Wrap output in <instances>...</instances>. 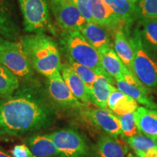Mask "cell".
Segmentation results:
<instances>
[{"label": "cell", "mask_w": 157, "mask_h": 157, "mask_svg": "<svg viewBox=\"0 0 157 157\" xmlns=\"http://www.w3.org/2000/svg\"><path fill=\"white\" fill-rule=\"evenodd\" d=\"M56 112L40 87H20L8 97L0 98V135L22 136L48 129Z\"/></svg>", "instance_id": "1"}, {"label": "cell", "mask_w": 157, "mask_h": 157, "mask_svg": "<svg viewBox=\"0 0 157 157\" xmlns=\"http://www.w3.org/2000/svg\"><path fill=\"white\" fill-rule=\"evenodd\" d=\"M19 42L30 60L34 69L47 78L60 71L61 57L53 37L44 33L21 36Z\"/></svg>", "instance_id": "2"}, {"label": "cell", "mask_w": 157, "mask_h": 157, "mask_svg": "<svg viewBox=\"0 0 157 157\" xmlns=\"http://www.w3.org/2000/svg\"><path fill=\"white\" fill-rule=\"evenodd\" d=\"M60 45L68 59L91 68L98 75H109L102 66L99 52L80 31H63Z\"/></svg>", "instance_id": "3"}, {"label": "cell", "mask_w": 157, "mask_h": 157, "mask_svg": "<svg viewBox=\"0 0 157 157\" xmlns=\"http://www.w3.org/2000/svg\"><path fill=\"white\" fill-rule=\"evenodd\" d=\"M25 31L56 34L50 16L49 0H18Z\"/></svg>", "instance_id": "4"}, {"label": "cell", "mask_w": 157, "mask_h": 157, "mask_svg": "<svg viewBox=\"0 0 157 157\" xmlns=\"http://www.w3.org/2000/svg\"><path fill=\"white\" fill-rule=\"evenodd\" d=\"M130 39L134 48L132 72L145 87H157V62L143 47L137 28L130 36Z\"/></svg>", "instance_id": "5"}, {"label": "cell", "mask_w": 157, "mask_h": 157, "mask_svg": "<svg viewBox=\"0 0 157 157\" xmlns=\"http://www.w3.org/2000/svg\"><path fill=\"white\" fill-rule=\"evenodd\" d=\"M0 63L17 77L29 78L33 75L34 68L20 42L3 39L0 44Z\"/></svg>", "instance_id": "6"}, {"label": "cell", "mask_w": 157, "mask_h": 157, "mask_svg": "<svg viewBox=\"0 0 157 157\" xmlns=\"http://www.w3.org/2000/svg\"><path fill=\"white\" fill-rule=\"evenodd\" d=\"M50 9L63 31H80L87 23L72 0H49Z\"/></svg>", "instance_id": "7"}, {"label": "cell", "mask_w": 157, "mask_h": 157, "mask_svg": "<svg viewBox=\"0 0 157 157\" xmlns=\"http://www.w3.org/2000/svg\"><path fill=\"white\" fill-rule=\"evenodd\" d=\"M52 139L61 157H84L87 146L84 139L77 131L67 128L58 129L47 134Z\"/></svg>", "instance_id": "8"}, {"label": "cell", "mask_w": 157, "mask_h": 157, "mask_svg": "<svg viewBox=\"0 0 157 157\" xmlns=\"http://www.w3.org/2000/svg\"><path fill=\"white\" fill-rule=\"evenodd\" d=\"M80 113L82 117L103 131L110 137H117L121 135L120 121L119 117L106 109H89L82 108Z\"/></svg>", "instance_id": "9"}, {"label": "cell", "mask_w": 157, "mask_h": 157, "mask_svg": "<svg viewBox=\"0 0 157 157\" xmlns=\"http://www.w3.org/2000/svg\"><path fill=\"white\" fill-rule=\"evenodd\" d=\"M48 78V94L55 103L64 109H81L85 107L71 93L60 71H57Z\"/></svg>", "instance_id": "10"}, {"label": "cell", "mask_w": 157, "mask_h": 157, "mask_svg": "<svg viewBox=\"0 0 157 157\" xmlns=\"http://www.w3.org/2000/svg\"><path fill=\"white\" fill-rule=\"evenodd\" d=\"M117 88L135 99L137 103L151 109H157V105L148 96L147 89L137 79L132 71H129L121 79L115 80Z\"/></svg>", "instance_id": "11"}, {"label": "cell", "mask_w": 157, "mask_h": 157, "mask_svg": "<svg viewBox=\"0 0 157 157\" xmlns=\"http://www.w3.org/2000/svg\"><path fill=\"white\" fill-rule=\"evenodd\" d=\"M21 29L10 0H0V36L15 41L20 38Z\"/></svg>", "instance_id": "12"}, {"label": "cell", "mask_w": 157, "mask_h": 157, "mask_svg": "<svg viewBox=\"0 0 157 157\" xmlns=\"http://www.w3.org/2000/svg\"><path fill=\"white\" fill-rule=\"evenodd\" d=\"M90 11L93 22L107 29H117L125 23L102 0H90Z\"/></svg>", "instance_id": "13"}, {"label": "cell", "mask_w": 157, "mask_h": 157, "mask_svg": "<svg viewBox=\"0 0 157 157\" xmlns=\"http://www.w3.org/2000/svg\"><path fill=\"white\" fill-rule=\"evenodd\" d=\"M114 79L109 75H98L91 91L89 93L90 103L100 109H106L111 93L117 89Z\"/></svg>", "instance_id": "14"}, {"label": "cell", "mask_w": 157, "mask_h": 157, "mask_svg": "<svg viewBox=\"0 0 157 157\" xmlns=\"http://www.w3.org/2000/svg\"><path fill=\"white\" fill-rule=\"evenodd\" d=\"M127 34L128 31L127 28L124 29L121 26L116 29L113 37V50L126 67L132 71L134 48L130 36Z\"/></svg>", "instance_id": "15"}, {"label": "cell", "mask_w": 157, "mask_h": 157, "mask_svg": "<svg viewBox=\"0 0 157 157\" xmlns=\"http://www.w3.org/2000/svg\"><path fill=\"white\" fill-rule=\"evenodd\" d=\"M82 36L98 52L111 47V42L108 29L95 22H87L80 30Z\"/></svg>", "instance_id": "16"}, {"label": "cell", "mask_w": 157, "mask_h": 157, "mask_svg": "<svg viewBox=\"0 0 157 157\" xmlns=\"http://www.w3.org/2000/svg\"><path fill=\"white\" fill-rule=\"evenodd\" d=\"M98 52L103 69L115 80L121 79L130 71L111 47L104 48Z\"/></svg>", "instance_id": "17"}, {"label": "cell", "mask_w": 157, "mask_h": 157, "mask_svg": "<svg viewBox=\"0 0 157 157\" xmlns=\"http://www.w3.org/2000/svg\"><path fill=\"white\" fill-rule=\"evenodd\" d=\"M60 74L73 95L85 107L90 103L89 93L85 84L76 75L71 67L68 64H63L60 68Z\"/></svg>", "instance_id": "18"}, {"label": "cell", "mask_w": 157, "mask_h": 157, "mask_svg": "<svg viewBox=\"0 0 157 157\" xmlns=\"http://www.w3.org/2000/svg\"><path fill=\"white\" fill-rule=\"evenodd\" d=\"M139 132L157 141V109L138 107L134 112Z\"/></svg>", "instance_id": "19"}, {"label": "cell", "mask_w": 157, "mask_h": 157, "mask_svg": "<svg viewBox=\"0 0 157 157\" xmlns=\"http://www.w3.org/2000/svg\"><path fill=\"white\" fill-rule=\"evenodd\" d=\"M27 144L36 157H55L59 152L52 139L48 135H33L27 139Z\"/></svg>", "instance_id": "20"}, {"label": "cell", "mask_w": 157, "mask_h": 157, "mask_svg": "<svg viewBox=\"0 0 157 157\" xmlns=\"http://www.w3.org/2000/svg\"><path fill=\"white\" fill-rule=\"evenodd\" d=\"M107 107L116 114L121 116L127 113L135 112L138 105L135 99L117 88L110 95Z\"/></svg>", "instance_id": "21"}, {"label": "cell", "mask_w": 157, "mask_h": 157, "mask_svg": "<svg viewBox=\"0 0 157 157\" xmlns=\"http://www.w3.org/2000/svg\"><path fill=\"white\" fill-rule=\"evenodd\" d=\"M137 29L145 49L157 53V20H140Z\"/></svg>", "instance_id": "22"}, {"label": "cell", "mask_w": 157, "mask_h": 157, "mask_svg": "<svg viewBox=\"0 0 157 157\" xmlns=\"http://www.w3.org/2000/svg\"><path fill=\"white\" fill-rule=\"evenodd\" d=\"M122 20L125 24L129 25L136 17V6L126 0H102Z\"/></svg>", "instance_id": "23"}, {"label": "cell", "mask_w": 157, "mask_h": 157, "mask_svg": "<svg viewBox=\"0 0 157 157\" xmlns=\"http://www.w3.org/2000/svg\"><path fill=\"white\" fill-rule=\"evenodd\" d=\"M97 146L101 157H125V150L122 144L110 136H101L98 141Z\"/></svg>", "instance_id": "24"}, {"label": "cell", "mask_w": 157, "mask_h": 157, "mask_svg": "<svg viewBox=\"0 0 157 157\" xmlns=\"http://www.w3.org/2000/svg\"><path fill=\"white\" fill-rule=\"evenodd\" d=\"M19 87L18 77L0 63V98L8 97Z\"/></svg>", "instance_id": "25"}, {"label": "cell", "mask_w": 157, "mask_h": 157, "mask_svg": "<svg viewBox=\"0 0 157 157\" xmlns=\"http://www.w3.org/2000/svg\"><path fill=\"white\" fill-rule=\"evenodd\" d=\"M126 139L128 145L134 150L135 154L146 151L149 149L157 146L156 140L140 132L137 133L134 136L126 137Z\"/></svg>", "instance_id": "26"}, {"label": "cell", "mask_w": 157, "mask_h": 157, "mask_svg": "<svg viewBox=\"0 0 157 157\" xmlns=\"http://www.w3.org/2000/svg\"><path fill=\"white\" fill-rule=\"evenodd\" d=\"M68 65L71 67L74 71L75 72L78 77L81 78V80L85 84L86 87L88 90V93L91 91L94 83H95L98 74L92 70L91 68L83 66L73 61L71 59H68Z\"/></svg>", "instance_id": "27"}, {"label": "cell", "mask_w": 157, "mask_h": 157, "mask_svg": "<svg viewBox=\"0 0 157 157\" xmlns=\"http://www.w3.org/2000/svg\"><path fill=\"white\" fill-rule=\"evenodd\" d=\"M136 17L140 20H157V0H138Z\"/></svg>", "instance_id": "28"}, {"label": "cell", "mask_w": 157, "mask_h": 157, "mask_svg": "<svg viewBox=\"0 0 157 157\" xmlns=\"http://www.w3.org/2000/svg\"><path fill=\"white\" fill-rule=\"evenodd\" d=\"M119 119L120 121L121 134L125 137L134 136L139 132L135 123L134 112L127 113L119 116Z\"/></svg>", "instance_id": "29"}, {"label": "cell", "mask_w": 157, "mask_h": 157, "mask_svg": "<svg viewBox=\"0 0 157 157\" xmlns=\"http://www.w3.org/2000/svg\"><path fill=\"white\" fill-rule=\"evenodd\" d=\"M87 22H93L90 11V0H72Z\"/></svg>", "instance_id": "30"}, {"label": "cell", "mask_w": 157, "mask_h": 157, "mask_svg": "<svg viewBox=\"0 0 157 157\" xmlns=\"http://www.w3.org/2000/svg\"><path fill=\"white\" fill-rule=\"evenodd\" d=\"M11 154L13 157H36L32 154L30 148L24 144L15 146L12 149Z\"/></svg>", "instance_id": "31"}, {"label": "cell", "mask_w": 157, "mask_h": 157, "mask_svg": "<svg viewBox=\"0 0 157 157\" xmlns=\"http://www.w3.org/2000/svg\"><path fill=\"white\" fill-rule=\"evenodd\" d=\"M137 156L140 157H157V146L152 148L144 152H140L136 154Z\"/></svg>", "instance_id": "32"}, {"label": "cell", "mask_w": 157, "mask_h": 157, "mask_svg": "<svg viewBox=\"0 0 157 157\" xmlns=\"http://www.w3.org/2000/svg\"><path fill=\"white\" fill-rule=\"evenodd\" d=\"M0 157H11V156H10L8 154L3 151L0 150Z\"/></svg>", "instance_id": "33"}, {"label": "cell", "mask_w": 157, "mask_h": 157, "mask_svg": "<svg viewBox=\"0 0 157 157\" xmlns=\"http://www.w3.org/2000/svg\"><path fill=\"white\" fill-rule=\"evenodd\" d=\"M126 1H127L129 3H132V4H134V5H135V4L138 2V0H126Z\"/></svg>", "instance_id": "34"}, {"label": "cell", "mask_w": 157, "mask_h": 157, "mask_svg": "<svg viewBox=\"0 0 157 157\" xmlns=\"http://www.w3.org/2000/svg\"><path fill=\"white\" fill-rule=\"evenodd\" d=\"M3 39H4V38H2V37H1V36H0V44H1V43L2 42Z\"/></svg>", "instance_id": "35"}, {"label": "cell", "mask_w": 157, "mask_h": 157, "mask_svg": "<svg viewBox=\"0 0 157 157\" xmlns=\"http://www.w3.org/2000/svg\"><path fill=\"white\" fill-rule=\"evenodd\" d=\"M136 157H140V156H137Z\"/></svg>", "instance_id": "36"}]
</instances>
